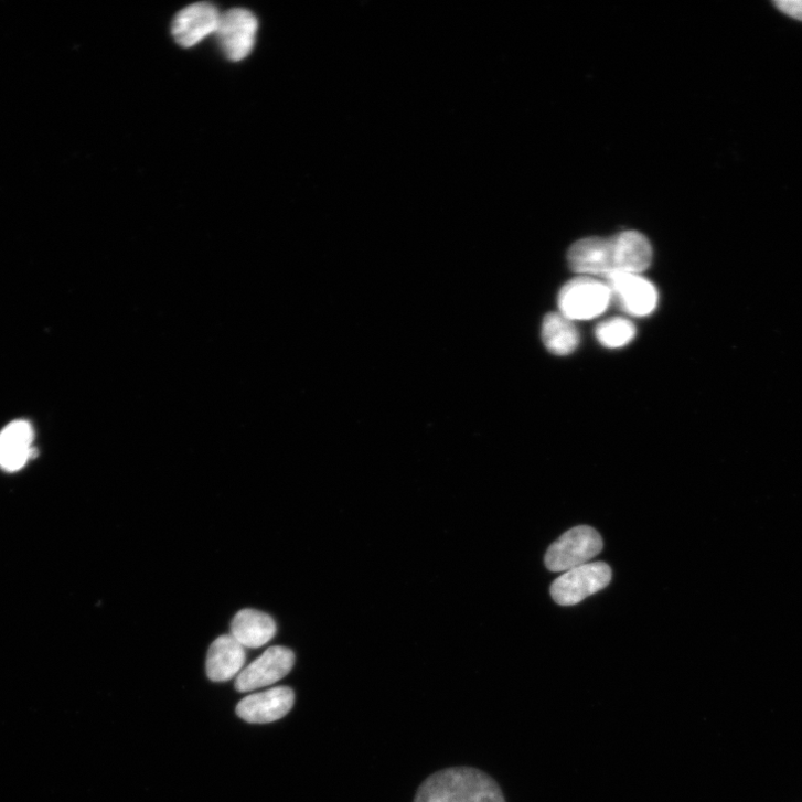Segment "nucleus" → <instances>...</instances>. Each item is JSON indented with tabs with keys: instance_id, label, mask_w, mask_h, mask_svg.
I'll use <instances>...</instances> for the list:
<instances>
[{
	"instance_id": "nucleus-1",
	"label": "nucleus",
	"mask_w": 802,
	"mask_h": 802,
	"mask_svg": "<svg viewBox=\"0 0 802 802\" xmlns=\"http://www.w3.org/2000/svg\"><path fill=\"white\" fill-rule=\"evenodd\" d=\"M573 271L588 277L640 275L652 261V248L639 233L628 232L616 237L588 238L573 245L568 252Z\"/></svg>"
},
{
	"instance_id": "nucleus-2",
	"label": "nucleus",
	"mask_w": 802,
	"mask_h": 802,
	"mask_svg": "<svg viewBox=\"0 0 802 802\" xmlns=\"http://www.w3.org/2000/svg\"><path fill=\"white\" fill-rule=\"evenodd\" d=\"M414 802H506L499 784L473 768H451L429 777Z\"/></svg>"
},
{
	"instance_id": "nucleus-3",
	"label": "nucleus",
	"mask_w": 802,
	"mask_h": 802,
	"mask_svg": "<svg viewBox=\"0 0 802 802\" xmlns=\"http://www.w3.org/2000/svg\"><path fill=\"white\" fill-rule=\"evenodd\" d=\"M612 296L606 282L581 276L568 281L558 295L560 313L573 320H591L610 306Z\"/></svg>"
},
{
	"instance_id": "nucleus-4",
	"label": "nucleus",
	"mask_w": 802,
	"mask_h": 802,
	"mask_svg": "<svg viewBox=\"0 0 802 802\" xmlns=\"http://www.w3.org/2000/svg\"><path fill=\"white\" fill-rule=\"evenodd\" d=\"M612 569L605 562H592L564 571L550 587L553 600L563 607L576 606L606 589Z\"/></svg>"
},
{
	"instance_id": "nucleus-5",
	"label": "nucleus",
	"mask_w": 802,
	"mask_h": 802,
	"mask_svg": "<svg viewBox=\"0 0 802 802\" xmlns=\"http://www.w3.org/2000/svg\"><path fill=\"white\" fill-rule=\"evenodd\" d=\"M603 549L601 535L590 526H578L564 533L545 555L552 571H567L590 563Z\"/></svg>"
},
{
	"instance_id": "nucleus-6",
	"label": "nucleus",
	"mask_w": 802,
	"mask_h": 802,
	"mask_svg": "<svg viewBox=\"0 0 802 802\" xmlns=\"http://www.w3.org/2000/svg\"><path fill=\"white\" fill-rule=\"evenodd\" d=\"M257 32L256 17L247 10L234 9L221 15L215 36L224 55L240 62L252 53Z\"/></svg>"
},
{
	"instance_id": "nucleus-7",
	"label": "nucleus",
	"mask_w": 802,
	"mask_h": 802,
	"mask_svg": "<svg viewBox=\"0 0 802 802\" xmlns=\"http://www.w3.org/2000/svg\"><path fill=\"white\" fill-rule=\"evenodd\" d=\"M295 654L285 646L269 648L265 653L244 669L236 680L239 693H252L272 685L285 677L293 667Z\"/></svg>"
},
{
	"instance_id": "nucleus-8",
	"label": "nucleus",
	"mask_w": 802,
	"mask_h": 802,
	"mask_svg": "<svg viewBox=\"0 0 802 802\" xmlns=\"http://www.w3.org/2000/svg\"><path fill=\"white\" fill-rule=\"evenodd\" d=\"M619 307L631 316L645 317L657 306L655 287L640 275L623 274L607 278L606 281Z\"/></svg>"
},
{
	"instance_id": "nucleus-9",
	"label": "nucleus",
	"mask_w": 802,
	"mask_h": 802,
	"mask_svg": "<svg viewBox=\"0 0 802 802\" xmlns=\"http://www.w3.org/2000/svg\"><path fill=\"white\" fill-rule=\"evenodd\" d=\"M295 704V694L288 686L255 694L243 699L237 706V715L250 724H270L286 717Z\"/></svg>"
},
{
	"instance_id": "nucleus-10",
	"label": "nucleus",
	"mask_w": 802,
	"mask_h": 802,
	"mask_svg": "<svg viewBox=\"0 0 802 802\" xmlns=\"http://www.w3.org/2000/svg\"><path fill=\"white\" fill-rule=\"evenodd\" d=\"M221 14L210 3H197L182 10L172 25L177 43L192 47L211 34H215Z\"/></svg>"
},
{
	"instance_id": "nucleus-11",
	"label": "nucleus",
	"mask_w": 802,
	"mask_h": 802,
	"mask_svg": "<svg viewBox=\"0 0 802 802\" xmlns=\"http://www.w3.org/2000/svg\"><path fill=\"white\" fill-rule=\"evenodd\" d=\"M34 429L26 420H17L0 432V468L18 472L35 456Z\"/></svg>"
},
{
	"instance_id": "nucleus-12",
	"label": "nucleus",
	"mask_w": 802,
	"mask_h": 802,
	"mask_svg": "<svg viewBox=\"0 0 802 802\" xmlns=\"http://www.w3.org/2000/svg\"><path fill=\"white\" fill-rule=\"evenodd\" d=\"M246 659V649L232 634L222 635L208 649L207 676L214 682L232 680L240 674Z\"/></svg>"
},
{
	"instance_id": "nucleus-13",
	"label": "nucleus",
	"mask_w": 802,
	"mask_h": 802,
	"mask_svg": "<svg viewBox=\"0 0 802 802\" xmlns=\"http://www.w3.org/2000/svg\"><path fill=\"white\" fill-rule=\"evenodd\" d=\"M277 633L275 620L258 610L245 609L232 623V635L246 649H258L270 642Z\"/></svg>"
},
{
	"instance_id": "nucleus-14",
	"label": "nucleus",
	"mask_w": 802,
	"mask_h": 802,
	"mask_svg": "<svg viewBox=\"0 0 802 802\" xmlns=\"http://www.w3.org/2000/svg\"><path fill=\"white\" fill-rule=\"evenodd\" d=\"M545 347L556 356H567L575 352L580 342L578 329L562 313H548L542 325Z\"/></svg>"
},
{
	"instance_id": "nucleus-15",
	"label": "nucleus",
	"mask_w": 802,
	"mask_h": 802,
	"mask_svg": "<svg viewBox=\"0 0 802 802\" xmlns=\"http://www.w3.org/2000/svg\"><path fill=\"white\" fill-rule=\"evenodd\" d=\"M596 335L602 346L611 350L621 349L634 339L635 327L628 319L612 318L597 327Z\"/></svg>"
},
{
	"instance_id": "nucleus-16",
	"label": "nucleus",
	"mask_w": 802,
	"mask_h": 802,
	"mask_svg": "<svg viewBox=\"0 0 802 802\" xmlns=\"http://www.w3.org/2000/svg\"><path fill=\"white\" fill-rule=\"evenodd\" d=\"M774 6L785 15L802 21V0H777Z\"/></svg>"
}]
</instances>
